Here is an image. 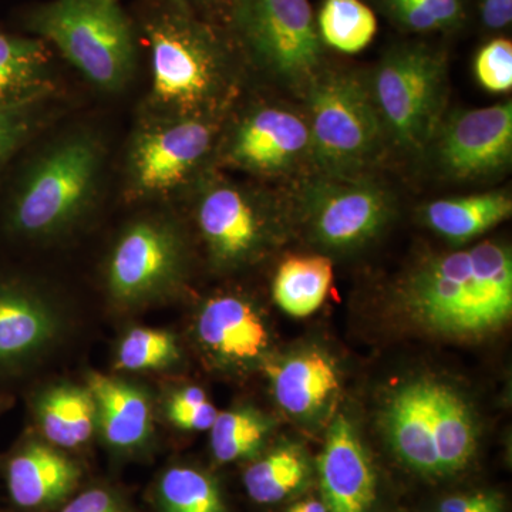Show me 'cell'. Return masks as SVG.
Instances as JSON below:
<instances>
[{"label": "cell", "instance_id": "6da1fadb", "mask_svg": "<svg viewBox=\"0 0 512 512\" xmlns=\"http://www.w3.org/2000/svg\"><path fill=\"white\" fill-rule=\"evenodd\" d=\"M399 302L416 328L436 338L474 342L493 336L511 320V251L481 242L430 256L407 275Z\"/></svg>", "mask_w": 512, "mask_h": 512}, {"label": "cell", "instance_id": "7a4b0ae2", "mask_svg": "<svg viewBox=\"0 0 512 512\" xmlns=\"http://www.w3.org/2000/svg\"><path fill=\"white\" fill-rule=\"evenodd\" d=\"M380 423L394 454L426 477L453 476L477 451L480 431L470 403L433 377H417L394 389Z\"/></svg>", "mask_w": 512, "mask_h": 512}, {"label": "cell", "instance_id": "3957f363", "mask_svg": "<svg viewBox=\"0 0 512 512\" xmlns=\"http://www.w3.org/2000/svg\"><path fill=\"white\" fill-rule=\"evenodd\" d=\"M104 147L92 131L57 138L30 164L23 177L10 222L19 234L47 238L82 220L99 194Z\"/></svg>", "mask_w": 512, "mask_h": 512}, {"label": "cell", "instance_id": "277c9868", "mask_svg": "<svg viewBox=\"0 0 512 512\" xmlns=\"http://www.w3.org/2000/svg\"><path fill=\"white\" fill-rule=\"evenodd\" d=\"M30 25L101 92H120L133 77L136 42L119 0H50Z\"/></svg>", "mask_w": 512, "mask_h": 512}, {"label": "cell", "instance_id": "5b68a950", "mask_svg": "<svg viewBox=\"0 0 512 512\" xmlns=\"http://www.w3.org/2000/svg\"><path fill=\"white\" fill-rule=\"evenodd\" d=\"M150 46V116H207L220 99L227 66L207 28L181 13L147 26Z\"/></svg>", "mask_w": 512, "mask_h": 512}, {"label": "cell", "instance_id": "8992f818", "mask_svg": "<svg viewBox=\"0 0 512 512\" xmlns=\"http://www.w3.org/2000/svg\"><path fill=\"white\" fill-rule=\"evenodd\" d=\"M311 153L328 177H355L382 146L384 126L370 89L348 73H323L308 93Z\"/></svg>", "mask_w": 512, "mask_h": 512}, {"label": "cell", "instance_id": "52a82bcc", "mask_svg": "<svg viewBox=\"0 0 512 512\" xmlns=\"http://www.w3.org/2000/svg\"><path fill=\"white\" fill-rule=\"evenodd\" d=\"M370 93L384 130L403 150L421 153L439 131L447 96L446 62L427 46L396 47L377 66Z\"/></svg>", "mask_w": 512, "mask_h": 512}, {"label": "cell", "instance_id": "ba28073f", "mask_svg": "<svg viewBox=\"0 0 512 512\" xmlns=\"http://www.w3.org/2000/svg\"><path fill=\"white\" fill-rule=\"evenodd\" d=\"M215 133L208 116H148L128 144L127 197H164L187 183L210 154Z\"/></svg>", "mask_w": 512, "mask_h": 512}, {"label": "cell", "instance_id": "9c48e42d", "mask_svg": "<svg viewBox=\"0 0 512 512\" xmlns=\"http://www.w3.org/2000/svg\"><path fill=\"white\" fill-rule=\"evenodd\" d=\"M185 245L170 221L146 217L121 232L107 264L111 298L136 306L157 301L180 285L185 274Z\"/></svg>", "mask_w": 512, "mask_h": 512}, {"label": "cell", "instance_id": "30bf717a", "mask_svg": "<svg viewBox=\"0 0 512 512\" xmlns=\"http://www.w3.org/2000/svg\"><path fill=\"white\" fill-rule=\"evenodd\" d=\"M235 26L256 62L289 80L312 76L322 40L309 0H237Z\"/></svg>", "mask_w": 512, "mask_h": 512}, {"label": "cell", "instance_id": "8fae6325", "mask_svg": "<svg viewBox=\"0 0 512 512\" xmlns=\"http://www.w3.org/2000/svg\"><path fill=\"white\" fill-rule=\"evenodd\" d=\"M303 204L313 237L332 249L357 248L375 238L393 211L392 197L380 185L328 175L306 187Z\"/></svg>", "mask_w": 512, "mask_h": 512}, {"label": "cell", "instance_id": "7c38bea8", "mask_svg": "<svg viewBox=\"0 0 512 512\" xmlns=\"http://www.w3.org/2000/svg\"><path fill=\"white\" fill-rule=\"evenodd\" d=\"M198 228L218 268H239L255 261L268 242V220L252 192L238 185L205 187L195 207Z\"/></svg>", "mask_w": 512, "mask_h": 512}, {"label": "cell", "instance_id": "4fadbf2b", "mask_svg": "<svg viewBox=\"0 0 512 512\" xmlns=\"http://www.w3.org/2000/svg\"><path fill=\"white\" fill-rule=\"evenodd\" d=\"M441 168L458 180H474L503 170L512 154V104L460 111L440 131Z\"/></svg>", "mask_w": 512, "mask_h": 512}, {"label": "cell", "instance_id": "5bb4252c", "mask_svg": "<svg viewBox=\"0 0 512 512\" xmlns=\"http://www.w3.org/2000/svg\"><path fill=\"white\" fill-rule=\"evenodd\" d=\"M311 150L308 123L291 111L262 107L239 121L229 137L227 161L255 174L288 170Z\"/></svg>", "mask_w": 512, "mask_h": 512}, {"label": "cell", "instance_id": "9a60e30c", "mask_svg": "<svg viewBox=\"0 0 512 512\" xmlns=\"http://www.w3.org/2000/svg\"><path fill=\"white\" fill-rule=\"evenodd\" d=\"M320 487L328 512H370L376 500V474L355 427L336 417L319 458Z\"/></svg>", "mask_w": 512, "mask_h": 512}, {"label": "cell", "instance_id": "2e32d148", "mask_svg": "<svg viewBox=\"0 0 512 512\" xmlns=\"http://www.w3.org/2000/svg\"><path fill=\"white\" fill-rule=\"evenodd\" d=\"M3 476L12 504L36 512L63 504L79 487L82 468L52 444L32 441L8 458Z\"/></svg>", "mask_w": 512, "mask_h": 512}, {"label": "cell", "instance_id": "e0dca14e", "mask_svg": "<svg viewBox=\"0 0 512 512\" xmlns=\"http://www.w3.org/2000/svg\"><path fill=\"white\" fill-rule=\"evenodd\" d=\"M198 339L221 362L248 365L261 359L269 332L255 306L234 295L218 296L202 306Z\"/></svg>", "mask_w": 512, "mask_h": 512}, {"label": "cell", "instance_id": "ac0fdd59", "mask_svg": "<svg viewBox=\"0 0 512 512\" xmlns=\"http://www.w3.org/2000/svg\"><path fill=\"white\" fill-rule=\"evenodd\" d=\"M56 306L35 289L0 286V366L26 362L59 335Z\"/></svg>", "mask_w": 512, "mask_h": 512}, {"label": "cell", "instance_id": "d6986e66", "mask_svg": "<svg viewBox=\"0 0 512 512\" xmlns=\"http://www.w3.org/2000/svg\"><path fill=\"white\" fill-rule=\"evenodd\" d=\"M87 387L97 407V421L110 447L119 451L140 448L153 431V407L143 390L133 384L90 373Z\"/></svg>", "mask_w": 512, "mask_h": 512}, {"label": "cell", "instance_id": "ffe728a7", "mask_svg": "<svg viewBox=\"0 0 512 512\" xmlns=\"http://www.w3.org/2000/svg\"><path fill=\"white\" fill-rule=\"evenodd\" d=\"M276 402L292 416L309 417L339 389L335 363L319 350H305L271 369Z\"/></svg>", "mask_w": 512, "mask_h": 512}, {"label": "cell", "instance_id": "44dd1931", "mask_svg": "<svg viewBox=\"0 0 512 512\" xmlns=\"http://www.w3.org/2000/svg\"><path fill=\"white\" fill-rule=\"evenodd\" d=\"M53 89L47 43L0 32V107L47 96Z\"/></svg>", "mask_w": 512, "mask_h": 512}, {"label": "cell", "instance_id": "7402d4cb", "mask_svg": "<svg viewBox=\"0 0 512 512\" xmlns=\"http://www.w3.org/2000/svg\"><path fill=\"white\" fill-rule=\"evenodd\" d=\"M36 416L52 446L77 448L93 436L97 407L89 387L62 383L37 397Z\"/></svg>", "mask_w": 512, "mask_h": 512}, {"label": "cell", "instance_id": "603a6c76", "mask_svg": "<svg viewBox=\"0 0 512 512\" xmlns=\"http://www.w3.org/2000/svg\"><path fill=\"white\" fill-rule=\"evenodd\" d=\"M511 212V198L505 192L491 191L430 202L423 217L441 237L464 244L508 220Z\"/></svg>", "mask_w": 512, "mask_h": 512}, {"label": "cell", "instance_id": "cb8c5ba5", "mask_svg": "<svg viewBox=\"0 0 512 512\" xmlns=\"http://www.w3.org/2000/svg\"><path fill=\"white\" fill-rule=\"evenodd\" d=\"M332 281L333 265L326 256H291L279 266L272 292L282 311L305 318L323 305Z\"/></svg>", "mask_w": 512, "mask_h": 512}, {"label": "cell", "instance_id": "d4e9b609", "mask_svg": "<svg viewBox=\"0 0 512 512\" xmlns=\"http://www.w3.org/2000/svg\"><path fill=\"white\" fill-rule=\"evenodd\" d=\"M308 476V461L299 447L286 446L247 468L244 485L255 503L275 504L298 490Z\"/></svg>", "mask_w": 512, "mask_h": 512}, {"label": "cell", "instance_id": "484cf974", "mask_svg": "<svg viewBox=\"0 0 512 512\" xmlns=\"http://www.w3.org/2000/svg\"><path fill=\"white\" fill-rule=\"evenodd\" d=\"M160 512H228L217 481L198 468H167L156 485Z\"/></svg>", "mask_w": 512, "mask_h": 512}, {"label": "cell", "instance_id": "4316f807", "mask_svg": "<svg viewBox=\"0 0 512 512\" xmlns=\"http://www.w3.org/2000/svg\"><path fill=\"white\" fill-rule=\"evenodd\" d=\"M318 32L326 45L353 55L373 42L377 19L362 0H325L319 13Z\"/></svg>", "mask_w": 512, "mask_h": 512}, {"label": "cell", "instance_id": "83f0119b", "mask_svg": "<svg viewBox=\"0 0 512 512\" xmlns=\"http://www.w3.org/2000/svg\"><path fill=\"white\" fill-rule=\"evenodd\" d=\"M211 448L220 463L254 457L272 430V420L254 409L218 413L211 427Z\"/></svg>", "mask_w": 512, "mask_h": 512}, {"label": "cell", "instance_id": "f1b7e54d", "mask_svg": "<svg viewBox=\"0 0 512 512\" xmlns=\"http://www.w3.org/2000/svg\"><path fill=\"white\" fill-rule=\"evenodd\" d=\"M180 359V348L173 333L164 329L136 328L121 340L116 367L126 372L165 369Z\"/></svg>", "mask_w": 512, "mask_h": 512}, {"label": "cell", "instance_id": "f546056e", "mask_svg": "<svg viewBox=\"0 0 512 512\" xmlns=\"http://www.w3.org/2000/svg\"><path fill=\"white\" fill-rule=\"evenodd\" d=\"M50 96L52 94L0 107V170L42 126L49 113Z\"/></svg>", "mask_w": 512, "mask_h": 512}, {"label": "cell", "instance_id": "4dcf8cb0", "mask_svg": "<svg viewBox=\"0 0 512 512\" xmlns=\"http://www.w3.org/2000/svg\"><path fill=\"white\" fill-rule=\"evenodd\" d=\"M474 74L483 89L507 93L512 87V45L507 39H494L481 47L474 60Z\"/></svg>", "mask_w": 512, "mask_h": 512}, {"label": "cell", "instance_id": "1f68e13d", "mask_svg": "<svg viewBox=\"0 0 512 512\" xmlns=\"http://www.w3.org/2000/svg\"><path fill=\"white\" fill-rule=\"evenodd\" d=\"M167 416L180 429L202 431L211 429L218 412L204 390L197 386H188L171 396Z\"/></svg>", "mask_w": 512, "mask_h": 512}, {"label": "cell", "instance_id": "d6a6232c", "mask_svg": "<svg viewBox=\"0 0 512 512\" xmlns=\"http://www.w3.org/2000/svg\"><path fill=\"white\" fill-rule=\"evenodd\" d=\"M59 512H134L126 497L109 485H93L67 501Z\"/></svg>", "mask_w": 512, "mask_h": 512}, {"label": "cell", "instance_id": "836d02e7", "mask_svg": "<svg viewBox=\"0 0 512 512\" xmlns=\"http://www.w3.org/2000/svg\"><path fill=\"white\" fill-rule=\"evenodd\" d=\"M414 8L434 20L440 29L451 28L463 18L461 0H407Z\"/></svg>", "mask_w": 512, "mask_h": 512}, {"label": "cell", "instance_id": "e575fe53", "mask_svg": "<svg viewBox=\"0 0 512 512\" xmlns=\"http://www.w3.org/2000/svg\"><path fill=\"white\" fill-rule=\"evenodd\" d=\"M440 512H503V501L497 494L454 495L440 504Z\"/></svg>", "mask_w": 512, "mask_h": 512}, {"label": "cell", "instance_id": "d590c367", "mask_svg": "<svg viewBox=\"0 0 512 512\" xmlns=\"http://www.w3.org/2000/svg\"><path fill=\"white\" fill-rule=\"evenodd\" d=\"M481 16L487 28H505L512 20V0H481Z\"/></svg>", "mask_w": 512, "mask_h": 512}, {"label": "cell", "instance_id": "8d00e7d4", "mask_svg": "<svg viewBox=\"0 0 512 512\" xmlns=\"http://www.w3.org/2000/svg\"><path fill=\"white\" fill-rule=\"evenodd\" d=\"M299 512H328L326 505L322 501L308 500L305 503L296 504Z\"/></svg>", "mask_w": 512, "mask_h": 512}, {"label": "cell", "instance_id": "74e56055", "mask_svg": "<svg viewBox=\"0 0 512 512\" xmlns=\"http://www.w3.org/2000/svg\"><path fill=\"white\" fill-rule=\"evenodd\" d=\"M185 2H192V3H211V2H214V0H185Z\"/></svg>", "mask_w": 512, "mask_h": 512}, {"label": "cell", "instance_id": "f35d334b", "mask_svg": "<svg viewBox=\"0 0 512 512\" xmlns=\"http://www.w3.org/2000/svg\"><path fill=\"white\" fill-rule=\"evenodd\" d=\"M289 512H299V511H298V508H296V505H293V507L291 508V510H289Z\"/></svg>", "mask_w": 512, "mask_h": 512}]
</instances>
